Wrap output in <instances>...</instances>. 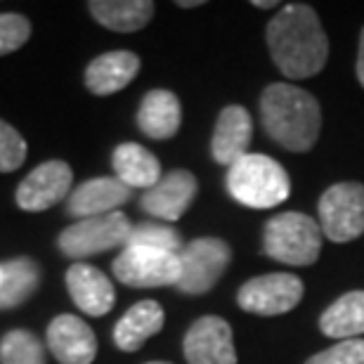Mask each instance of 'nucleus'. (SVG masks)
<instances>
[{
	"label": "nucleus",
	"instance_id": "1",
	"mask_svg": "<svg viewBox=\"0 0 364 364\" xmlns=\"http://www.w3.org/2000/svg\"><path fill=\"white\" fill-rule=\"evenodd\" d=\"M267 48L289 81H301L322 71L329 57V41L317 12L310 5H284L267 24Z\"/></svg>",
	"mask_w": 364,
	"mask_h": 364
},
{
	"label": "nucleus",
	"instance_id": "2",
	"mask_svg": "<svg viewBox=\"0 0 364 364\" xmlns=\"http://www.w3.org/2000/svg\"><path fill=\"white\" fill-rule=\"evenodd\" d=\"M260 121L265 133L289 151H310L315 147L322 112L315 95L289 83H272L260 97Z\"/></svg>",
	"mask_w": 364,
	"mask_h": 364
},
{
	"label": "nucleus",
	"instance_id": "3",
	"mask_svg": "<svg viewBox=\"0 0 364 364\" xmlns=\"http://www.w3.org/2000/svg\"><path fill=\"white\" fill-rule=\"evenodd\" d=\"M228 192L249 208H274L289 199V173L265 154H246L228 171Z\"/></svg>",
	"mask_w": 364,
	"mask_h": 364
},
{
	"label": "nucleus",
	"instance_id": "4",
	"mask_svg": "<svg viewBox=\"0 0 364 364\" xmlns=\"http://www.w3.org/2000/svg\"><path fill=\"white\" fill-rule=\"evenodd\" d=\"M322 228L315 218L289 210L265 223L263 249L277 263L305 267L317 263L322 251Z\"/></svg>",
	"mask_w": 364,
	"mask_h": 364
},
{
	"label": "nucleus",
	"instance_id": "5",
	"mask_svg": "<svg viewBox=\"0 0 364 364\" xmlns=\"http://www.w3.org/2000/svg\"><path fill=\"white\" fill-rule=\"evenodd\" d=\"M180 258V279L176 287L182 294L201 296L215 287L223 272L232 260V249L223 239L201 237L182 246Z\"/></svg>",
	"mask_w": 364,
	"mask_h": 364
},
{
	"label": "nucleus",
	"instance_id": "6",
	"mask_svg": "<svg viewBox=\"0 0 364 364\" xmlns=\"http://www.w3.org/2000/svg\"><path fill=\"white\" fill-rule=\"evenodd\" d=\"M319 228L326 239L346 244L364 235V185L338 182L319 199Z\"/></svg>",
	"mask_w": 364,
	"mask_h": 364
},
{
	"label": "nucleus",
	"instance_id": "7",
	"mask_svg": "<svg viewBox=\"0 0 364 364\" xmlns=\"http://www.w3.org/2000/svg\"><path fill=\"white\" fill-rule=\"evenodd\" d=\"M130 230H133V225H130L128 215L116 210V213L85 218V220L69 225L60 235L57 244H60V251L64 256L88 258L112 251L116 246H126Z\"/></svg>",
	"mask_w": 364,
	"mask_h": 364
},
{
	"label": "nucleus",
	"instance_id": "8",
	"mask_svg": "<svg viewBox=\"0 0 364 364\" xmlns=\"http://www.w3.org/2000/svg\"><path fill=\"white\" fill-rule=\"evenodd\" d=\"M112 270L116 279L126 287H176L180 279V258L176 253L147 249V246H126L114 260Z\"/></svg>",
	"mask_w": 364,
	"mask_h": 364
},
{
	"label": "nucleus",
	"instance_id": "9",
	"mask_svg": "<svg viewBox=\"0 0 364 364\" xmlns=\"http://www.w3.org/2000/svg\"><path fill=\"white\" fill-rule=\"evenodd\" d=\"M305 294L303 282L289 272H270L253 277L239 289L237 303L239 308L251 315L274 317L294 310Z\"/></svg>",
	"mask_w": 364,
	"mask_h": 364
},
{
	"label": "nucleus",
	"instance_id": "10",
	"mask_svg": "<svg viewBox=\"0 0 364 364\" xmlns=\"http://www.w3.org/2000/svg\"><path fill=\"white\" fill-rule=\"evenodd\" d=\"M182 350L187 364H237L232 326L215 315L196 319L189 326Z\"/></svg>",
	"mask_w": 364,
	"mask_h": 364
},
{
	"label": "nucleus",
	"instance_id": "11",
	"mask_svg": "<svg viewBox=\"0 0 364 364\" xmlns=\"http://www.w3.org/2000/svg\"><path fill=\"white\" fill-rule=\"evenodd\" d=\"M71 180H74V173H71L69 164L60 161V159L41 164L17 187V206L31 210V213L55 206L69 194Z\"/></svg>",
	"mask_w": 364,
	"mask_h": 364
},
{
	"label": "nucleus",
	"instance_id": "12",
	"mask_svg": "<svg viewBox=\"0 0 364 364\" xmlns=\"http://www.w3.org/2000/svg\"><path fill=\"white\" fill-rule=\"evenodd\" d=\"M196 196V178L189 171H171L168 176H161V180L154 187H149L142 194L140 206L144 213L166 223H176L178 218L185 215V210L192 206Z\"/></svg>",
	"mask_w": 364,
	"mask_h": 364
},
{
	"label": "nucleus",
	"instance_id": "13",
	"mask_svg": "<svg viewBox=\"0 0 364 364\" xmlns=\"http://www.w3.org/2000/svg\"><path fill=\"white\" fill-rule=\"evenodd\" d=\"M48 348L60 364H92L97 355V338L83 319L60 315L48 326Z\"/></svg>",
	"mask_w": 364,
	"mask_h": 364
},
{
	"label": "nucleus",
	"instance_id": "14",
	"mask_svg": "<svg viewBox=\"0 0 364 364\" xmlns=\"http://www.w3.org/2000/svg\"><path fill=\"white\" fill-rule=\"evenodd\" d=\"M133 189L126 187L119 178H92L78 185L67 201L69 215L74 218H97L116 213V208L130 201Z\"/></svg>",
	"mask_w": 364,
	"mask_h": 364
},
{
	"label": "nucleus",
	"instance_id": "15",
	"mask_svg": "<svg viewBox=\"0 0 364 364\" xmlns=\"http://www.w3.org/2000/svg\"><path fill=\"white\" fill-rule=\"evenodd\" d=\"M253 137V123L251 114L244 107L230 105L225 107L215 123V133L210 140V154L218 164L230 166L237 164L239 159L249 154V144Z\"/></svg>",
	"mask_w": 364,
	"mask_h": 364
},
{
	"label": "nucleus",
	"instance_id": "16",
	"mask_svg": "<svg viewBox=\"0 0 364 364\" xmlns=\"http://www.w3.org/2000/svg\"><path fill=\"white\" fill-rule=\"evenodd\" d=\"M67 289L76 308L90 317L107 315L116 303L114 284L109 277L85 263H74L67 270Z\"/></svg>",
	"mask_w": 364,
	"mask_h": 364
},
{
	"label": "nucleus",
	"instance_id": "17",
	"mask_svg": "<svg viewBox=\"0 0 364 364\" xmlns=\"http://www.w3.org/2000/svg\"><path fill=\"white\" fill-rule=\"evenodd\" d=\"M140 71V57L128 50L105 53L85 69V85L92 95H114L123 90Z\"/></svg>",
	"mask_w": 364,
	"mask_h": 364
},
{
	"label": "nucleus",
	"instance_id": "18",
	"mask_svg": "<svg viewBox=\"0 0 364 364\" xmlns=\"http://www.w3.org/2000/svg\"><path fill=\"white\" fill-rule=\"evenodd\" d=\"M180 100L171 90H149L137 112V126L151 140H171L180 130Z\"/></svg>",
	"mask_w": 364,
	"mask_h": 364
},
{
	"label": "nucleus",
	"instance_id": "19",
	"mask_svg": "<svg viewBox=\"0 0 364 364\" xmlns=\"http://www.w3.org/2000/svg\"><path fill=\"white\" fill-rule=\"evenodd\" d=\"M164 329V308L156 301H140L114 326V343L123 353L140 350L142 343Z\"/></svg>",
	"mask_w": 364,
	"mask_h": 364
},
{
	"label": "nucleus",
	"instance_id": "20",
	"mask_svg": "<svg viewBox=\"0 0 364 364\" xmlns=\"http://www.w3.org/2000/svg\"><path fill=\"white\" fill-rule=\"evenodd\" d=\"M114 173L130 189H149L161 180V164L142 144L123 142L114 149Z\"/></svg>",
	"mask_w": 364,
	"mask_h": 364
},
{
	"label": "nucleus",
	"instance_id": "21",
	"mask_svg": "<svg viewBox=\"0 0 364 364\" xmlns=\"http://www.w3.org/2000/svg\"><path fill=\"white\" fill-rule=\"evenodd\" d=\"M324 336L336 341H353L364 336V291H350L336 298L319 317Z\"/></svg>",
	"mask_w": 364,
	"mask_h": 364
},
{
	"label": "nucleus",
	"instance_id": "22",
	"mask_svg": "<svg viewBox=\"0 0 364 364\" xmlns=\"http://www.w3.org/2000/svg\"><path fill=\"white\" fill-rule=\"evenodd\" d=\"M88 10L102 26L119 33L140 31L154 17V3L149 0H92Z\"/></svg>",
	"mask_w": 364,
	"mask_h": 364
},
{
	"label": "nucleus",
	"instance_id": "23",
	"mask_svg": "<svg viewBox=\"0 0 364 364\" xmlns=\"http://www.w3.org/2000/svg\"><path fill=\"white\" fill-rule=\"evenodd\" d=\"M41 272L31 258H14L3 263L0 277V310H12L33 296L38 289Z\"/></svg>",
	"mask_w": 364,
	"mask_h": 364
},
{
	"label": "nucleus",
	"instance_id": "24",
	"mask_svg": "<svg viewBox=\"0 0 364 364\" xmlns=\"http://www.w3.org/2000/svg\"><path fill=\"white\" fill-rule=\"evenodd\" d=\"M0 364H46V350L31 331L14 329L0 341Z\"/></svg>",
	"mask_w": 364,
	"mask_h": 364
},
{
	"label": "nucleus",
	"instance_id": "25",
	"mask_svg": "<svg viewBox=\"0 0 364 364\" xmlns=\"http://www.w3.org/2000/svg\"><path fill=\"white\" fill-rule=\"evenodd\" d=\"M126 246H147V249L176 253V256L182 251L178 230L168 228V225H159V223H142V225H137V228H133Z\"/></svg>",
	"mask_w": 364,
	"mask_h": 364
},
{
	"label": "nucleus",
	"instance_id": "26",
	"mask_svg": "<svg viewBox=\"0 0 364 364\" xmlns=\"http://www.w3.org/2000/svg\"><path fill=\"white\" fill-rule=\"evenodd\" d=\"M28 36H31V21L24 14H0V55H10L19 50L28 41Z\"/></svg>",
	"mask_w": 364,
	"mask_h": 364
},
{
	"label": "nucleus",
	"instance_id": "27",
	"mask_svg": "<svg viewBox=\"0 0 364 364\" xmlns=\"http://www.w3.org/2000/svg\"><path fill=\"white\" fill-rule=\"evenodd\" d=\"M26 159V142L10 123L0 121V173L17 171Z\"/></svg>",
	"mask_w": 364,
	"mask_h": 364
},
{
	"label": "nucleus",
	"instance_id": "28",
	"mask_svg": "<svg viewBox=\"0 0 364 364\" xmlns=\"http://www.w3.org/2000/svg\"><path fill=\"white\" fill-rule=\"evenodd\" d=\"M305 364H364V338L338 341L336 346L312 355Z\"/></svg>",
	"mask_w": 364,
	"mask_h": 364
},
{
	"label": "nucleus",
	"instance_id": "29",
	"mask_svg": "<svg viewBox=\"0 0 364 364\" xmlns=\"http://www.w3.org/2000/svg\"><path fill=\"white\" fill-rule=\"evenodd\" d=\"M358 81L364 88V28L360 33V50H358Z\"/></svg>",
	"mask_w": 364,
	"mask_h": 364
},
{
	"label": "nucleus",
	"instance_id": "30",
	"mask_svg": "<svg viewBox=\"0 0 364 364\" xmlns=\"http://www.w3.org/2000/svg\"><path fill=\"white\" fill-rule=\"evenodd\" d=\"M178 5L180 7H196V5H201V3H199V0H180Z\"/></svg>",
	"mask_w": 364,
	"mask_h": 364
},
{
	"label": "nucleus",
	"instance_id": "31",
	"mask_svg": "<svg viewBox=\"0 0 364 364\" xmlns=\"http://www.w3.org/2000/svg\"><path fill=\"white\" fill-rule=\"evenodd\" d=\"M253 7H265V10H267V7H277V3H274V0H270V3H260V0H253Z\"/></svg>",
	"mask_w": 364,
	"mask_h": 364
},
{
	"label": "nucleus",
	"instance_id": "32",
	"mask_svg": "<svg viewBox=\"0 0 364 364\" xmlns=\"http://www.w3.org/2000/svg\"><path fill=\"white\" fill-rule=\"evenodd\" d=\"M147 364H168V362H147Z\"/></svg>",
	"mask_w": 364,
	"mask_h": 364
},
{
	"label": "nucleus",
	"instance_id": "33",
	"mask_svg": "<svg viewBox=\"0 0 364 364\" xmlns=\"http://www.w3.org/2000/svg\"><path fill=\"white\" fill-rule=\"evenodd\" d=\"M0 277H3V265H0Z\"/></svg>",
	"mask_w": 364,
	"mask_h": 364
}]
</instances>
